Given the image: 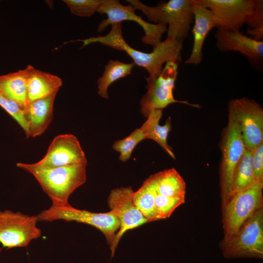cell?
Returning a JSON list of instances; mask_svg holds the SVG:
<instances>
[{"label":"cell","instance_id":"cell-1","mask_svg":"<svg viewBox=\"0 0 263 263\" xmlns=\"http://www.w3.org/2000/svg\"><path fill=\"white\" fill-rule=\"evenodd\" d=\"M121 22L111 25L110 32L105 36L91 37L84 39L73 41L83 43L81 48L94 43H100L113 49L124 51L130 56L135 65L145 69L149 73V77H156L161 73L164 64L169 61L181 60L183 42L167 37L153 47L150 53H145L132 47L125 40L122 34Z\"/></svg>","mask_w":263,"mask_h":263},{"label":"cell","instance_id":"cell-2","mask_svg":"<svg viewBox=\"0 0 263 263\" xmlns=\"http://www.w3.org/2000/svg\"><path fill=\"white\" fill-rule=\"evenodd\" d=\"M87 163L66 166L46 168L34 163L19 162L17 167L32 174L43 191L50 198L52 205H70L72 193L86 181Z\"/></svg>","mask_w":263,"mask_h":263},{"label":"cell","instance_id":"cell-3","mask_svg":"<svg viewBox=\"0 0 263 263\" xmlns=\"http://www.w3.org/2000/svg\"><path fill=\"white\" fill-rule=\"evenodd\" d=\"M126 1L141 11L150 21L167 26V37L183 42L191 30L194 17L192 0L161 1L155 6L147 5L138 0Z\"/></svg>","mask_w":263,"mask_h":263},{"label":"cell","instance_id":"cell-4","mask_svg":"<svg viewBox=\"0 0 263 263\" xmlns=\"http://www.w3.org/2000/svg\"><path fill=\"white\" fill-rule=\"evenodd\" d=\"M228 112V122L219 143L222 154L219 174L222 209L231 198L233 174L245 150L237 120L229 108Z\"/></svg>","mask_w":263,"mask_h":263},{"label":"cell","instance_id":"cell-5","mask_svg":"<svg viewBox=\"0 0 263 263\" xmlns=\"http://www.w3.org/2000/svg\"><path fill=\"white\" fill-rule=\"evenodd\" d=\"M38 222H51L57 220L86 224L101 231L110 247L119 228V222L111 211L95 213L67 206H52L36 215Z\"/></svg>","mask_w":263,"mask_h":263},{"label":"cell","instance_id":"cell-6","mask_svg":"<svg viewBox=\"0 0 263 263\" xmlns=\"http://www.w3.org/2000/svg\"><path fill=\"white\" fill-rule=\"evenodd\" d=\"M225 258H263V207L257 210L229 240L220 244Z\"/></svg>","mask_w":263,"mask_h":263},{"label":"cell","instance_id":"cell-7","mask_svg":"<svg viewBox=\"0 0 263 263\" xmlns=\"http://www.w3.org/2000/svg\"><path fill=\"white\" fill-rule=\"evenodd\" d=\"M179 62L169 61L165 63L161 74L156 77H145L147 92L140 100V112L145 117L153 110H161L169 105L179 103L195 108H200L197 104L187 100L174 98L173 90L175 86Z\"/></svg>","mask_w":263,"mask_h":263},{"label":"cell","instance_id":"cell-8","mask_svg":"<svg viewBox=\"0 0 263 263\" xmlns=\"http://www.w3.org/2000/svg\"><path fill=\"white\" fill-rule=\"evenodd\" d=\"M263 183L255 182L230 198L222 209L223 241L229 240L249 218L263 207Z\"/></svg>","mask_w":263,"mask_h":263},{"label":"cell","instance_id":"cell-9","mask_svg":"<svg viewBox=\"0 0 263 263\" xmlns=\"http://www.w3.org/2000/svg\"><path fill=\"white\" fill-rule=\"evenodd\" d=\"M36 215L6 209L0 210V244L3 248L26 247L41 236Z\"/></svg>","mask_w":263,"mask_h":263},{"label":"cell","instance_id":"cell-10","mask_svg":"<svg viewBox=\"0 0 263 263\" xmlns=\"http://www.w3.org/2000/svg\"><path fill=\"white\" fill-rule=\"evenodd\" d=\"M135 10L131 5H122L118 0H102L97 13L107 15L97 27L98 33L102 32L108 26L125 20L133 21L143 29L145 35L142 38V42L155 46L161 41L163 34L167 31V26L164 24H155L144 20L141 16L135 13Z\"/></svg>","mask_w":263,"mask_h":263},{"label":"cell","instance_id":"cell-11","mask_svg":"<svg viewBox=\"0 0 263 263\" xmlns=\"http://www.w3.org/2000/svg\"><path fill=\"white\" fill-rule=\"evenodd\" d=\"M228 108L237 120L245 149L253 151L263 143V108L245 97L231 100Z\"/></svg>","mask_w":263,"mask_h":263},{"label":"cell","instance_id":"cell-12","mask_svg":"<svg viewBox=\"0 0 263 263\" xmlns=\"http://www.w3.org/2000/svg\"><path fill=\"white\" fill-rule=\"evenodd\" d=\"M133 190L132 187L112 189L108 198L110 211L119 222V228L112 245L111 258L122 236L128 230L149 223L135 206L132 200Z\"/></svg>","mask_w":263,"mask_h":263},{"label":"cell","instance_id":"cell-13","mask_svg":"<svg viewBox=\"0 0 263 263\" xmlns=\"http://www.w3.org/2000/svg\"><path fill=\"white\" fill-rule=\"evenodd\" d=\"M210 10L217 29L238 31L251 14L255 0H194Z\"/></svg>","mask_w":263,"mask_h":263},{"label":"cell","instance_id":"cell-14","mask_svg":"<svg viewBox=\"0 0 263 263\" xmlns=\"http://www.w3.org/2000/svg\"><path fill=\"white\" fill-rule=\"evenodd\" d=\"M87 162L76 137L72 134H62L55 137L44 156L34 164L39 167L52 168Z\"/></svg>","mask_w":263,"mask_h":263},{"label":"cell","instance_id":"cell-15","mask_svg":"<svg viewBox=\"0 0 263 263\" xmlns=\"http://www.w3.org/2000/svg\"><path fill=\"white\" fill-rule=\"evenodd\" d=\"M214 37L216 46L220 51L238 52L245 56L252 64H263V41L256 40L240 31L217 29Z\"/></svg>","mask_w":263,"mask_h":263},{"label":"cell","instance_id":"cell-16","mask_svg":"<svg viewBox=\"0 0 263 263\" xmlns=\"http://www.w3.org/2000/svg\"><path fill=\"white\" fill-rule=\"evenodd\" d=\"M194 25L192 28L193 43L190 54L185 61L187 64L197 66L203 59V48L206 38L215 24L212 14L208 8L192 0Z\"/></svg>","mask_w":263,"mask_h":263},{"label":"cell","instance_id":"cell-17","mask_svg":"<svg viewBox=\"0 0 263 263\" xmlns=\"http://www.w3.org/2000/svg\"><path fill=\"white\" fill-rule=\"evenodd\" d=\"M56 95L27 104L23 109L28 128L29 137L42 135L53 119L54 104Z\"/></svg>","mask_w":263,"mask_h":263},{"label":"cell","instance_id":"cell-18","mask_svg":"<svg viewBox=\"0 0 263 263\" xmlns=\"http://www.w3.org/2000/svg\"><path fill=\"white\" fill-rule=\"evenodd\" d=\"M62 85V80L58 76L33 66L28 80L26 105L56 95Z\"/></svg>","mask_w":263,"mask_h":263},{"label":"cell","instance_id":"cell-19","mask_svg":"<svg viewBox=\"0 0 263 263\" xmlns=\"http://www.w3.org/2000/svg\"><path fill=\"white\" fill-rule=\"evenodd\" d=\"M33 66L0 75V93L23 110L26 103L27 83Z\"/></svg>","mask_w":263,"mask_h":263},{"label":"cell","instance_id":"cell-20","mask_svg":"<svg viewBox=\"0 0 263 263\" xmlns=\"http://www.w3.org/2000/svg\"><path fill=\"white\" fill-rule=\"evenodd\" d=\"M162 111H151L140 128L144 134L145 139L154 141L169 155L175 159L172 148L168 143V135L172 128L171 118L169 117L164 125H160L159 121L162 116Z\"/></svg>","mask_w":263,"mask_h":263},{"label":"cell","instance_id":"cell-21","mask_svg":"<svg viewBox=\"0 0 263 263\" xmlns=\"http://www.w3.org/2000/svg\"><path fill=\"white\" fill-rule=\"evenodd\" d=\"M153 175L157 194L185 199L186 184L175 169H165Z\"/></svg>","mask_w":263,"mask_h":263},{"label":"cell","instance_id":"cell-22","mask_svg":"<svg viewBox=\"0 0 263 263\" xmlns=\"http://www.w3.org/2000/svg\"><path fill=\"white\" fill-rule=\"evenodd\" d=\"M157 194L153 175L143 183L132 194L133 202L139 211L149 222L155 221V201Z\"/></svg>","mask_w":263,"mask_h":263},{"label":"cell","instance_id":"cell-23","mask_svg":"<svg viewBox=\"0 0 263 263\" xmlns=\"http://www.w3.org/2000/svg\"><path fill=\"white\" fill-rule=\"evenodd\" d=\"M135 63H125L118 60H110L104 66L102 75L98 79V94L102 98L108 99V88L114 81L126 77L132 73Z\"/></svg>","mask_w":263,"mask_h":263},{"label":"cell","instance_id":"cell-24","mask_svg":"<svg viewBox=\"0 0 263 263\" xmlns=\"http://www.w3.org/2000/svg\"><path fill=\"white\" fill-rule=\"evenodd\" d=\"M255 183L253 152L245 149L233 174L231 197L235 194L250 188Z\"/></svg>","mask_w":263,"mask_h":263},{"label":"cell","instance_id":"cell-25","mask_svg":"<svg viewBox=\"0 0 263 263\" xmlns=\"http://www.w3.org/2000/svg\"><path fill=\"white\" fill-rule=\"evenodd\" d=\"M144 139L145 136L142 130L140 128H137L127 137L115 141L113 148L119 153V159L125 162L131 158L137 144Z\"/></svg>","mask_w":263,"mask_h":263},{"label":"cell","instance_id":"cell-26","mask_svg":"<svg viewBox=\"0 0 263 263\" xmlns=\"http://www.w3.org/2000/svg\"><path fill=\"white\" fill-rule=\"evenodd\" d=\"M245 24L247 25V34L253 39L263 41V0H255L251 14L247 18Z\"/></svg>","mask_w":263,"mask_h":263},{"label":"cell","instance_id":"cell-27","mask_svg":"<svg viewBox=\"0 0 263 263\" xmlns=\"http://www.w3.org/2000/svg\"><path fill=\"white\" fill-rule=\"evenodd\" d=\"M185 199L165 196L157 193L155 201V221L169 218Z\"/></svg>","mask_w":263,"mask_h":263},{"label":"cell","instance_id":"cell-28","mask_svg":"<svg viewBox=\"0 0 263 263\" xmlns=\"http://www.w3.org/2000/svg\"><path fill=\"white\" fill-rule=\"evenodd\" d=\"M71 12L81 17H90L97 12L102 0H64Z\"/></svg>","mask_w":263,"mask_h":263},{"label":"cell","instance_id":"cell-29","mask_svg":"<svg viewBox=\"0 0 263 263\" xmlns=\"http://www.w3.org/2000/svg\"><path fill=\"white\" fill-rule=\"evenodd\" d=\"M0 106L20 126L29 138L28 128L24 117L23 110L15 102L8 99L0 93Z\"/></svg>","mask_w":263,"mask_h":263},{"label":"cell","instance_id":"cell-30","mask_svg":"<svg viewBox=\"0 0 263 263\" xmlns=\"http://www.w3.org/2000/svg\"><path fill=\"white\" fill-rule=\"evenodd\" d=\"M252 152L255 182L263 183V143L257 147Z\"/></svg>","mask_w":263,"mask_h":263},{"label":"cell","instance_id":"cell-31","mask_svg":"<svg viewBox=\"0 0 263 263\" xmlns=\"http://www.w3.org/2000/svg\"><path fill=\"white\" fill-rule=\"evenodd\" d=\"M1 250H2V248H0V254L1 253Z\"/></svg>","mask_w":263,"mask_h":263}]
</instances>
